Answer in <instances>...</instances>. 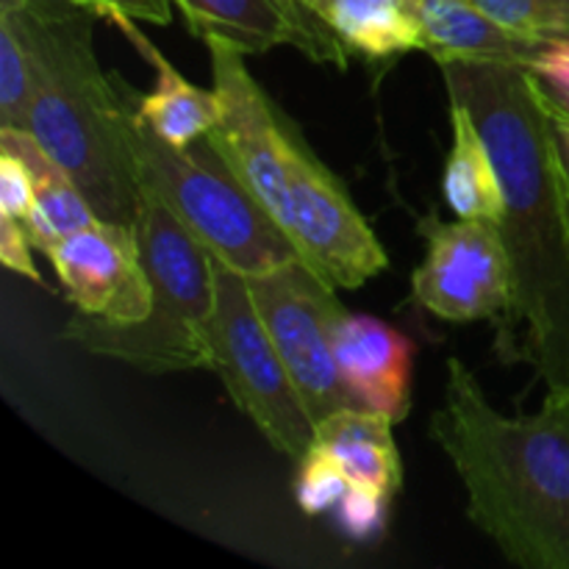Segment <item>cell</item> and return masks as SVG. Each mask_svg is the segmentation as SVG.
I'll list each match as a JSON object with an SVG mask.
<instances>
[{
	"label": "cell",
	"instance_id": "cell-11",
	"mask_svg": "<svg viewBox=\"0 0 569 569\" xmlns=\"http://www.w3.org/2000/svg\"><path fill=\"white\" fill-rule=\"evenodd\" d=\"M44 256L81 315L117 326H131L150 317L153 287L139 256L133 228L94 220L50 244Z\"/></svg>",
	"mask_w": 569,
	"mask_h": 569
},
{
	"label": "cell",
	"instance_id": "cell-12",
	"mask_svg": "<svg viewBox=\"0 0 569 569\" xmlns=\"http://www.w3.org/2000/svg\"><path fill=\"white\" fill-rule=\"evenodd\" d=\"M200 39H217L244 56L292 44L311 61L348 67L350 53L298 0H172Z\"/></svg>",
	"mask_w": 569,
	"mask_h": 569
},
{
	"label": "cell",
	"instance_id": "cell-6",
	"mask_svg": "<svg viewBox=\"0 0 569 569\" xmlns=\"http://www.w3.org/2000/svg\"><path fill=\"white\" fill-rule=\"evenodd\" d=\"M211 270L214 311L206 326L209 370L217 372L239 411L256 422L278 453L303 461L317 442V422L311 420L287 361L256 309L242 272L231 270L214 256Z\"/></svg>",
	"mask_w": 569,
	"mask_h": 569
},
{
	"label": "cell",
	"instance_id": "cell-29",
	"mask_svg": "<svg viewBox=\"0 0 569 569\" xmlns=\"http://www.w3.org/2000/svg\"><path fill=\"white\" fill-rule=\"evenodd\" d=\"M67 3H81V6H89L87 0H67ZM89 9H92V6H89Z\"/></svg>",
	"mask_w": 569,
	"mask_h": 569
},
{
	"label": "cell",
	"instance_id": "cell-1",
	"mask_svg": "<svg viewBox=\"0 0 569 569\" xmlns=\"http://www.w3.org/2000/svg\"><path fill=\"white\" fill-rule=\"evenodd\" d=\"M439 67L450 98L476 117L503 183L498 231L511 259V300L495 322V353L561 392L569 389V164L559 126L528 64Z\"/></svg>",
	"mask_w": 569,
	"mask_h": 569
},
{
	"label": "cell",
	"instance_id": "cell-7",
	"mask_svg": "<svg viewBox=\"0 0 569 569\" xmlns=\"http://www.w3.org/2000/svg\"><path fill=\"white\" fill-rule=\"evenodd\" d=\"M244 281L311 420L322 422L342 409H365L339 370L337 322L348 309L339 303L337 287L303 259Z\"/></svg>",
	"mask_w": 569,
	"mask_h": 569
},
{
	"label": "cell",
	"instance_id": "cell-27",
	"mask_svg": "<svg viewBox=\"0 0 569 569\" xmlns=\"http://www.w3.org/2000/svg\"><path fill=\"white\" fill-rule=\"evenodd\" d=\"M100 17L109 20H142L153 26H167L172 20V0H87Z\"/></svg>",
	"mask_w": 569,
	"mask_h": 569
},
{
	"label": "cell",
	"instance_id": "cell-14",
	"mask_svg": "<svg viewBox=\"0 0 569 569\" xmlns=\"http://www.w3.org/2000/svg\"><path fill=\"white\" fill-rule=\"evenodd\" d=\"M422 50L439 61H520L531 64L548 42L522 37L470 0H417Z\"/></svg>",
	"mask_w": 569,
	"mask_h": 569
},
{
	"label": "cell",
	"instance_id": "cell-20",
	"mask_svg": "<svg viewBox=\"0 0 569 569\" xmlns=\"http://www.w3.org/2000/svg\"><path fill=\"white\" fill-rule=\"evenodd\" d=\"M33 103V64L26 42L0 17V128H26Z\"/></svg>",
	"mask_w": 569,
	"mask_h": 569
},
{
	"label": "cell",
	"instance_id": "cell-8",
	"mask_svg": "<svg viewBox=\"0 0 569 569\" xmlns=\"http://www.w3.org/2000/svg\"><path fill=\"white\" fill-rule=\"evenodd\" d=\"M281 156L292 203V242L331 287L359 289L389 267V256L342 183L281 114Z\"/></svg>",
	"mask_w": 569,
	"mask_h": 569
},
{
	"label": "cell",
	"instance_id": "cell-22",
	"mask_svg": "<svg viewBox=\"0 0 569 569\" xmlns=\"http://www.w3.org/2000/svg\"><path fill=\"white\" fill-rule=\"evenodd\" d=\"M298 487H295V498H298L300 509L306 515H326V511L337 509L342 495L348 492L350 481L339 461L328 453L326 448L315 445L306 453L303 461H298Z\"/></svg>",
	"mask_w": 569,
	"mask_h": 569
},
{
	"label": "cell",
	"instance_id": "cell-18",
	"mask_svg": "<svg viewBox=\"0 0 569 569\" xmlns=\"http://www.w3.org/2000/svg\"><path fill=\"white\" fill-rule=\"evenodd\" d=\"M392 426L387 415L372 409H342L317 422L315 445L339 461L350 483L376 487L395 498L403 487V465Z\"/></svg>",
	"mask_w": 569,
	"mask_h": 569
},
{
	"label": "cell",
	"instance_id": "cell-21",
	"mask_svg": "<svg viewBox=\"0 0 569 569\" xmlns=\"http://www.w3.org/2000/svg\"><path fill=\"white\" fill-rule=\"evenodd\" d=\"M470 3L522 37L539 42L569 39V14L556 0H470Z\"/></svg>",
	"mask_w": 569,
	"mask_h": 569
},
{
	"label": "cell",
	"instance_id": "cell-16",
	"mask_svg": "<svg viewBox=\"0 0 569 569\" xmlns=\"http://www.w3.org/2000/svg\"><path fill=\"white\" fill-rule=\"evenodd\" d=\"M350 56L383 61L422 50L417 0H298Z\"/></svg>",
	"mask_w": 569,
	"mask_h": 569
},
{
	"label": "cell",
	"instance_id": "cell-4",
	"mask_svg": "<svg viewBox=\"0 0 569 569\" xmlns=\"http://www.w3.org/2000/svg\"><path fill=\"white\" fill-rule=\"evenodd\" d=\"M139 256L153 287L150 317L131 326L76 311L61 337L106 359L126 361L142 372L209 370L206 326L214 311L211 256L164 200L139 183L133 220Z\"/></svg>",
	"mask_w": 569,
	"mask_h": 569
},
{
	"label": "cell",
	"instance_id": "cell-28",
	"mask_svg": "<svg viewBox=\"0 0 569 569\" xmlns=\"http://www.w3.org/2000/svg\"><path fill=\"white\" fill-rule=\"evenodd\" d=\"M556 3H559V6H561V9H565V11H567V14H569V0H556Z\"/></svg>",
	"mask_w": 569,
	"mask_h": 569
},
{
	"label": "cell",
	"instance_id": "cell-23",
	"mask_svg": "<svg viewBox=\"0 0 569 569\" xmlns=\"http://www.w3.org/2000/svg\"><path fill=\"white\" fill-rule=\"evenodd\" d=\"M389 503H392V495L365 487V483H350L333 509V517L353 542H376L387 528Z\"/></svg>",
	"mask_w": 569,
	"mask_h": 569
},
{
	"label": "cell",
	"instance_id": "cell-26",
	"mask_svg": "<svg viewBox=\"0 0 569 569\" xmlns=\"http://www.w3.org/2000/svg\"><path fill=\"white\" fill-rule=\"evenodd\" d=\"M31 250L33 242L28 239L22 220L0 211V261H3L11 272H17V276H26L28 281L42 283V272L33 264Z\"/></svg>",
	"mask_w": 569,
	"mask_h": 569
},
{
	"label": "cell",
	"instance_id": "cell-13",
	"mask_svg": "<svg viewBox=\"0 0 569 569\" xmlns=\"http://www.w3.org/2000/svg\"><path fill=\"white\" fill-rule=\"evenodd\" d=\"M337 359L345 381L365 409L398 426L411 411L415 342L370 315L345 311L337 322Z\"/></svg>",
	"mask_w": 569,
	"mask_h": 569
},
{
	"label": "cell",
	"instance_id": "cell-17",
	"mask_svg": "<svg viewBox=\"0 0 569 569\" xmlns=\"http://www.w3.org/2000/svg\"><path fill=\"white\" fill-rule=\"evenodd\" d=\"M0 150L20 156L33 178V209L22 220L37 250H48L67 233L98 220L78 183L50 159L26 128H0Z\"/></svg>",
	"mask_w": 569,
	"mask_h": 569
},
{
	"label": "cell",
	"instance_id": "cell-9",
	"mask_svg": "<svg viewBox=\"0 0 569 569\" xmlns=\"http://www.w3.org/2000/svg\"><path fill=\"white\" fill-rule=\"evenodd\" d=\"M426 259L411 276V298L450 322H498L511 300V259L487 220H426Z\"/></svg>",
	"mask_w": 569,
	"mask_h": 569
},
{
	"label": "cell",
	"instance_id": "cell-10",
	"mask_svg": "<svg viewBox=\"0 0 569 569\" xmlns=\"http://www.w3.org/2000/svg\"><path fill=\"white\" fill-rule=\"evenodd\" d=\"M206 48L214 81L211 89L220 103V117L209 139L239 181L292 237V203L281 156V111L250 76L242 50L217 39H206Z\"/></svg>",
	"mask_w": 569,
	"mask_h": 569
},
{
	"label": "cell",
	"instance_id": "cell-3",
	"mask_svg": "<svg viewBox=\"0 0 569 569\" xmlns=\"http://www.w3.org/2000/svg\"><path fill=\"white\" fill-rule=\"evenodd\" d=\"M26 42L33 103L26 131L78 183L98 220L133 228L139 176L128 144L131 87L103 72L92 44L98 11L67 0H0Z\"/></svg>",
	"mask_w": 569,
	"mask_h": 569
},
{
	"label": "cell",
	"instance_id": "cell-5",
	"mask_svg": "<svg viewBox=\"0 0 569 569\" xmlns=\"http://www.w3.org/2000/svg\"><path fill=\"white\" fill-rule=\"evenodd\" d=\"M128 144L139 183L153 189L222 264L250 278L303 259L281 222L228 167L209 133L187 148L159 139L137 117V89H131L128 106Z\"/></svg>",
	"mask_w": 569,
	"mask_h": 569
},
{
	"label": "cell",
	"instance_id": "cell-24",
	"mask_svg": "<svg viewBox=\"0 0 569 569\" xmlns=\"http://www.w3.org/2000/svg\"><path fill=\"white\" fill-rule=\"evenodd\" d=\"M539 94L561 120H569V39H556L528 64Z\"/></svg>",
	"mask_w": 569,
	"mask_h": 569
},
{
	"label": "cell",
	"instance_id": "cell-25",
	"mask_svg": "<svg viewBox=\"0 0 569 569\" xmlns=\"http://www.w3.org/2000/svg\"><path fill=\"white\" fill-rule=\"evenodd\" d=\"M33 209V178L20 156L0 150V211L26 220Z\"/></svg>",
	"mask_w": 569,
	"mask_h": 569
},
{
	"label": "cell",
	"instance_id": "cell-15",
	"mask_svg": "<svg viewBox=\"0 0 569 569\" xmlns=\"http://www.w3.org/2000/svg\"><path fill=\"white\" fill-rule=\"evenodd\" d=\"M117 28L131 39L133 48L148 59L156 70V87L150 94L137 92V117L164 142L176 148L198 142L200 137L217 126L220 103L214 89H200L189 83L167 56L144 39V33L133 26V20H117Z\"/></svg>",
	"mask_w": 569,
	"mask_h": 569
},
{
	"label": "cell",
	"instance_id": "cell-2",
	"mask_svg": "<svg viewBox=\"0 0 569 569\" xmlns=\"http://www.w3.org/2000/svg\"><path fill=\"white\" fill-rule=\"evenodd\" d=\"M431 439L453 461L472 526L526 569H569V389L509 417L450 356Z\"/></svg>",
	"mask_w": 569,
	"mask_h": 569
},
{
	"label": "cell",
	"instance_id": "cell-19",
	"mask_svg": "<svg viewBox=\"0 0 569 569\" xmlns=\"http://www.w3.org/2000/svg\"><path fill=\"white\" fill-rule=\"evenodd\" d=\"M450 144L442 176L445 203L459 220H487L498 226L503 217V183L476 117L461 100L450 98Z\"/></svg>",
	"mask_w": 569,
	"mask_h": 569
}]
</instances>
